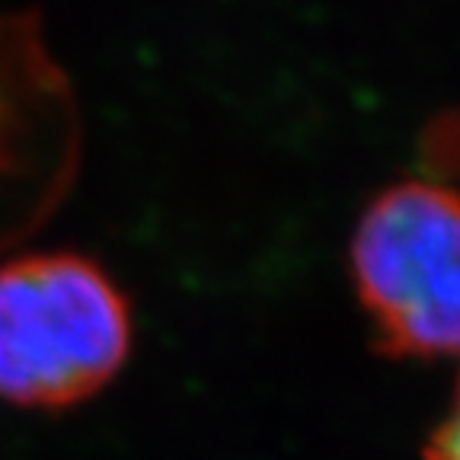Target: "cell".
I'll use <instances>...</instances> for the list:
<instances>
[{
    "label": "cell",
    "instance_id": "6da1fadb",
    "mask_svg": "<svg viewBox=\"0 0 460 460\" xmlns=\"http://www.w3.org/2000/svg\"><path fill=\"white\" fill-rule=\"evenodd\" d=\"M131 352V304L115 279L77 252L0 266V400L67 410L96 396Z\"/></svg>",
    "mask_w": 460,
    "mask_h": 460
},
{
    "label": "cell",
    "instance_id": "7a4b0ae2",
    "mask_svg": "<svg viewBox=\"0 0 460 460\" xmlns=\"http://www.w3.org/2000/svg\"><path fill=\"white\" fill-rule=\"evenodd\" d=\"M352 279L387 358H460V192L402 180L361 211Z\"/></svg>",
    "mask_w": 460,
    "mask_h": 460
},
{
    "label": "cell",
    "instance_id": "3957f363",
    "mask_svg": "<svg viewBox=\"0 0 460 460\" xmlns=\"http://www.w3.org/2000/svg\"><path fill=\"white\" fill-rule=\"evenodd\" d=\"M77 109L32 13L0 16V246L49 217L77 170Z\"/></svg>",
    "mask_w": 460,
    "mask_h": 460
},
{
    "label": "cell",
    "instance_id": "277c9868",
    "mask_svg": "<svg viewBox=\"0 0 460 460\" xmlns=\"http://www.w3.org/2000/svg\"><path fill=\"white\" fill-rule=\"evenodd\" d=\"M422 166L431 176L457 180L460 176V109H445L429 122L419 141Z\"/></svg>",
    "mask_w": 460,
    "mask_h": 460
},
{
    "label": "cell",
    "instance_id": "5b68a950",
    "mask_svg": "<svg viewBox=\"0 0 460 460\" xmlns=\"http://www.w3.org/2000/svg\"><path fill=\"white\" fill-rule=\"evenodd\" d=\"M425 460H460V384L454 390L445 419L435 425L429 445H425Z\"/></svg>",
    "mask_w": 460,
    "mask_h": 460
}]
</instances>
